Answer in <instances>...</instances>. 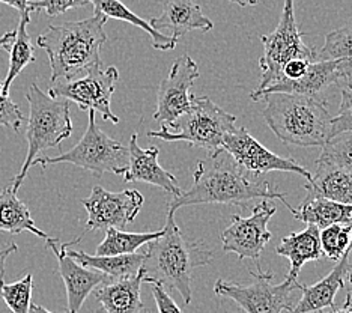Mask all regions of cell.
<instances>
[{
	"mask_svg": "<svg viewBox=\"0 0 352 313\" xmlns=\"http://www.w3.org/2000/svg\"><path fill=\"white\" fill-rule=\"evenodd\" d=\"M29 313H53V312L47 310V309L43 307V306H39V304H34V303H32V304H30Z\"/></svg>",
	"mask_w": 352,
	"mask_h": 313,
	"instance_id": "42",
	"label": "cell"
},
{
	"mask_svg": "<svg viewBox=\"0 0 352 313\" xmlns=\"http://www.w3.org/2000/svg\"><path fill=\"white\" fill-rule=\"evenodd\" d=\"M143 204L145 197L138 190L111 193L101 186H95L91 196L82 199V205L87 211V222L82 237L91 230L126 226L134 222Z\"/></svg>",
	"mask_w": 352,
	"mask_h": 313,
	"instance_id": "12",
	"label": "cell"
},
{
	"mask_svg": "<svg viewBox=\"0 0 352 313\" xmlns=\"http://www.w3.org/2000/svg\"><path fill=\"white\" fill-rule=\"evenodd\" d=\"M321 230L314 224H307L306 229L301 232H295L285 237L276 247V253L278 256H285L289 259L291 268L287 272V279L298 280V274L304 263L311 261H319L322 258L321 248Z\"/></svg>",
	"mask_w": 352,
	"mask_h": 313,
	"instance_id": "21",
	"label": "cell"
},
{
	"mask_svg": "<svg viewBox=\"0 0 352 313\" xmlns=\"http://www.w3.org/2000/svg\"><path fill=\"white\" fill-rule=\"evenodd\" d=\"M28 21L20 20L19 28L15 29V38L10 47V68H8V74L2 82L3 95H10L14 80L29 63L35 62V48L28 34Z\"/></svg>",
	"mask_w": 352,
	"mask_h": 313,
	"instance_id": "28",
	"label": "cell"
},
{
	"mask_svg": "<svg viewBox=\"0 0 352 313\" xmlns=\"http://www.w3.org/2000/svg\"><path fill=\"white\" fill-rule=\"evenodd\" d=\"M2 82L3 80H0V127H10L15 133H19L23 120L28 119L17 104L10 98V95H3Z\"/></svg>",
	"mask_w": 352,
	"mask_h": 313,
	"instance_id": "34",
	"label": "cell"
},
{
	"mask_svg": "<svg viewBox=\"0 0 352 313\" xmlns=\"http://www.w3.org/2000/svg\"><path fill=\"white\" fill-rule=\"evenodd\" d=\"M315 61H338L346 72V80L352 78V19L325 36L321 50L315 53Z\"/></svg>",
	"mask_w": 352,
	"mask_h": 313,
	"instance_id": "29",
	"label": "cell"
},
{
	"mask_svg": "<svg viewBox=\"0 0 352 313\" xmlns=\"http://www.w3.org/2000/svg\"><path fill=\"white\" fill-rule=\"evenodd\" d=\"M146 246V261L143 265L146 268V276L158 280L164 286L176 289L186 304H190L193 296V271L210 263L214 258L212 252L184 235L170 211H167L163 235Z\"/></svg>",
	"mask_w": 352,
	"mask_h": 313,
	"instance_id": "4",
	"label": "cell"
},
{
	"mask_svg": "<svg viewBox=\"0 0 352 313\" xmlns=\"http://www.w3.org/2000/svg\"><path fill=\"white\" fill-rule=\"evenodd\" d=\"M261 41L263 44V54L259 59L262 77L256 91L265 89L282 78L283 68L289 61L297 58L315 61L316 52L304 44L302 34L295 20L294 0H285L278 26L271 34L261 35Z\"/></svg>",
	"mask_w": 352,
	"mask_h": 313,
	"instance_id": "9",
	"label": "cell"
},
{
	"mask_svg": "<svg viewBox=\"0 0 352 313\" xmlns=\"http://www.w3.org/2000/svg\"><path fill=\"white\" fill-rule=\"evenodd\" d=\"M253 282L239 285L219 279L214 285V292L235 301L245 313H282L291 312L298 301L302 285L298 280L287 279L274 285L273 272H263L258 265V271H250Z\"/></svg>",
	"mask_w": 352,
	"mask_h": 313,
	"instance_id": "8",
	"label": "cell"
},
{
	"mask_svg": "<svg viewBox=\"0 0 352 313\" xmlns=\"http://www.w3.org/2000/svg\"><path fill=\"white\" fill-rule=\"evenodd\" d=\"M86 5H89V0H36V2L29 3V11L30 14L43 11L49 17H58V15L65 14L69 10Z\"/></svg>",
	"mask_w": 352,
	"mask_h": 313,
	"instance_id": "35",
	"label": "cell"
},
{
	"mask_svg": "<svg viewBox=\"0 0 352 313\" xmlns=\"http://www.w3.org/2000/svg\"><path fill=\"white\" fill-rule=\"evenodd\" d=\"M229 2L236 3V5H239V6L245 8V6H254V5H258V3L261 2V0H229Z\"/></svg>",
	"mask_w": 352,
	"mask_h": 313,
	"instance_id": "41",
	"label": "cell"
},
{
	"mask_svg": "<svg viewBox=\"0 0 352 313\" xmlns=\"http://www.w3.org/2000/svg\"><path fill=\"white\" fill-rule=\"evenodd\" d=\"M309 59H304V58H297V59H292L289 61L285 65L283 72H282V78H287V80H298L301 78L304 74H306V71L310 65Z\"/></svg>",
	"mask_w": 352,
	"mask_h": 313,
	"instance_id": "37",
	"label": "cell"
},
{
	"mask_svg": "<svg viewBox=\"0 0 352 313\" xmlns=\"http://www.w3.org/2000/svg\"><path fill=\"white\" fill-rule=\"evenodd\" d=\"M139 134L134 131L128 149H130V163H128L126 172L124 173V182H146L152 186L160 187L166 193L173 196L181 195V187L176 176L158 164V148L152 147L143 149L139 147Z\"/></svg>",
	"mask_w": 352,
	"mask_h": 313,
	"instance_id": "17",
	"label": "cell"
},
{
	"mask_svg": "<svg viewBox=\"0 0 352 313\" xmlns=\"http://www.w3.org/2000/svg\"><path fill=\"white\" fill-rule=\"evenodd\" d=\"M59 263L60 277L65 283L68 309L67 313H78L87 296L91 295L101 283L111 280L104 272L78 263L67 253V243L59 244V239L52 238L47 241Z\"/></svg>",
	"mask_w": 352,
	"mask_h": 313,
	"instance_id": "15",
	"label": "cell"
},
{
	"mask_svg": "<svg viewBox=\"0 0 352 313\" xmlns=\"http://www.w3.org/2000/svg\"><path fill=\"white\" fill-rule=\"evenodd\" d=\"M319 163H330L352 172V131L336 134L322 144V151L316 160Z\"/></svg>",
	"mask_w": 352,
	"mask_h": 313,
	"instance_id": "31",
	"label": "cell"
},
{
	"mask_svg": "<svg viewBox=\"0 0 352 313\" xmlns=\"http://www.w3.org/2000/svg\"><path fill=\"white\" fill-rule=\"evenodd\" d=\"M321 313H352V310L346 306V304H343V306L340 307V309H336V307H331V310L330 312H322L321 310Z\"/></svg>",
	"mask_w": 352,
	"mask_h": 313,
	"instance_id": "43",
	"label": "cell"
},
{
	"mask_svg": "<svg viewBox=\"0 0 352 313\" xmlns=\"http://www.w3.org/2000/svg\"><path fill=\"white\" fill-rule=\"evenodd\" d=\"M163 235V229L157 232H122L118 228L106 229V237L97 247L98 256L130 255L135 253L138 248Z\"/></svg>",
	"mask_w": 352,
	"mask_h": 313,
	"instance_id": "27",
	"label": "cell"
},
{
	"mask_svg": "<svg viewBox=\"0 0 352 313\" xmlns=\"http://www.w3.org/2000/svg\"><path fill=\"white\" fill-rule=\"evenodd\" d=\"M32 291H34V276L28 274L19 282L0 286V296L10 307L11 313H29L32 304Z\"/></svg>",
	"mask_w": 352,
	"mask_h": 313,
	"instance_id": "32",
	"label": "cell"
},
{
	"mask_svg": "<svg viewBox=\"0 0 352 313\" xmlns=\"http://www.w3.org/2000/svg\"><path fill=\"white\" fill-rule=\"evenodd\" d=\"M15 38V30L6 32L5 35L0 36V52H10V47Z\"/></svg>",
	"mask_w": 352,
	"mask_h": 313,
	"instance_id": "40",
	"label": "cell"
},
{
	"mask_svg": "<svg viewBox=\"0 0 352 313\" xmlns=\"http://www.w3.org/2000/svg\"><path fill=\"white\" fill-rule=\"evenodd\" d=\"M119 72L115 67H97L85 76L59 82L49 89L53 98H65L76 102L80 110H95L104 120L119 124V118L111 111V95L115 92Z\"/></svg>",
	"mask_w": 352,
	"mask_h": 313,
	"instance_id": "10",
	"label": "cell"
},
{
	"mask_svg": "<svg viewBox=\"0 0 352 313\" xmlns=\"http://www.w3.org/2000/svg\"><path fill=\"white\" fill-rule=\"evenodd\" d=\"M143 282L149 283L152 289V295H154V300L157 303L158 313H184L178 304L175 303V300L170 296V294L167 292L166 286L158 282L155 279H151L148 276L143 277Z\"/></svg>",
	"mask_w": 352,
	"mask_h": 313,
	"instance_id": "36",
	"label": "cell"
},
{
	"mask_svg": "<svg viewBox=\"0 0 352 313\" xmlns=\"http://www.w3.org/2000/svg\"><path fill=\"white\" fill-rule=\"evenodd\" d=\"M30 2H36V0H30Z\"/></svg>",
	"mask_w": 352,
	"mask_h": 313,
	"instance_id": "47",
	"label": "cell"
},
{
	"mask_svg": "<svg viewBox=\"0 0 352 313\" xmlns=\"http://www.w3.org/2000/svg\"><path fill=\"white\" fill-rule=\"evenodd\" d=\"M0 3L10 5L14 8V10H17L20 14V20H25L28 23L32 21L30 11H29L30 0H0Z\"/></svg>",
	"mask_w": 352,
	"mask_h": 313,
	"instance_id": "38",
	"label": "cell"
},
{
	"mask_svg": "<svg viewBox=\"0 0 352 313\" xmlns=\"http://www.w3.org/2000/svg\"><path fill=\"white\" fill-rule=\"evenodd\" d=\"M83 237L80 235L77 239L67 243V253L71 258L76 259L78 263L85 265L94 270L104 272L111 280L121 279L135 274L146 261V252L143 253H130V255H113V256H98V255H87L85 252L71 250V246L78 244Z\"/></svg>",
	"mask_w": 352,
	"mask_h": 313,
	"instance_id": "23",
	"label": "cell"
},
{
	"mask_svg": "<svg viewBox=\"0 0 352 313\" xmlns=\"http://www.w3.org/2000/svg\"><path fill=\"white\" fill-rule=\"evenodd\" d=\"M277 211L271 199H263L256 205L250 217L232 215L229 226L223 230V252L236 253L239 259L258 261L271 239L268 223Z\"/></svg>",
	"mask_w": 352,
	"mask_h": 313,
	"instance_id": "11",
	"label": "cell"
},
{
	"mask_svg": "<svg viewBox=\"0 0 352 313\" xmlns=\"http://www.w3.org/2000/svg\"><path fill=\"white\" fill-rule=\"evenodd\" d=\"M199 77L197 63L188 54L176 58L167 76L158 87L154 119L163 127H170L176 119L191 109V86Z\"/></svg>",
	"mask_w": 352,
	"mask_h": 313,
	"instance_id": "14",
	"label": "cell"
},
{
	"mask_svg": "<svg viewBox=\"0 0 352 313\" xmlns=\"http://www.w3.org/2000/svg\"><path fill=\"white\" fill-rule=\"evenodd\" d=\"M316 164V172L311 173L306 188L307 196L324 197L340 204H352V172L330 163Z\"/></svg>",
	"mask_w": 352,
	"mask_h": 313,
	"instance_id": "22",
	"label": "cell"
},
{
	"mask_svg": "<svg viewBox=\"0 0 352 313\" xmlns=\"http://www.w3.org/2000/svg\"><path fill=\"white\" fill-rule=\"evenodd\" d=\"M146 268L142 267L135 274L104 282L95 291V299L106 313H148L142 301V283Z\"/></svg>",
	"mask_w": 352,
	"mask_h": 313,
	"instance_id": "18",
	"label": "cell"
},
{
	"mask_svg": "<svg viewBox=\"0 0 352 313\" xmlns=\"http://www.w3.org/2000/svg\"><path fill=\"white\" fill-rule=\"evenodd\" d=\"M107 17L94 14L92 17L50 24L36 44L44 48L50 61L52 82L74 80L91 69L101 67V48L107 41L104 26Z\"/></svg>",
	"mask_w": 352,
	"mask_h": 313,
	"instance_id": "2",
	"label": "cell"
},
{
	"mask_svg": "<svg viewBox=\"0 0 352 313\" xmlns=\"http://www.w3.org/2000/svg\"><path fill=\"white\" fill-rule=\"evenodd\" d=\"M17 250H19V246L14 243L8 244L5 247H0V286H2L3 279H5V262L8 259V256Z\"/></svg>",
	"mask_w": 352,
	"mask_h": 313,
	"instance_id": "39",
	"label": "cell"
},
{
	"mask_svg": "<svg viewBox=\"0 0 352 313\" xmlns=\"http://www.w3.org/2000/svg\"><path fill=\"white\" fill-rule=\"evenodd\" d=\"M89 3L94 5V12L95 14H102L106 15L107 19H115L131 23L133 26H138L143 29L152 39V47L155 50H172L178 44V39L173 38L172 35H164L162 32L154 29L151 26V23L140 19L135 12L130 11L128 8L121 2V0H89Z\"/></svg>",
	"mask_w": 352,
	"mask_h": 313,
	"instance_id": "26",
	"label": "cell"
},
{
	"mask_svg": "<svg viewBox=\"0 0 352 313\" xmlns=\"http://www.w3.org/2000/svg\"><path fill=\"white\" fill-rule=\"evenodd\" d=\"M345 304L346 306L352 310V289H349L348 294H346V300H345Z\"/></svg>",
	"mask_w": 352,
	"mask_h": 313,
	"instance_id": "44",
	"label": "cell"
},
{
	"mask_svg": "<svg viewBox=\"0 0 352 313\" xmlns=\"http://www.w3.org/2000/svg\"><path fill=\"white\" fill-rule=\"evenodd\" d=\"M345 131H352V78L348 80L346 86L342 89L339 114L331 119L330 138Z\"/></svg>",
	"mask_w": 352,
	"mask_h": 313,
	"instance_id": "33",
	"label": "cell"
},
{
	"mask_svg": "<svg viewBox=\"0 0 352 313\" xmlns=\"http://www.w3.org/2000/svg\"><path fill=\"white\" fill-rule=\"evenodd\" d=\"M149 23L157 30H172V36L176 39L188 32H210L214 28V23L193 0H167L163 14Z\"/></svg>",
	"mask_w": 352,
	"mask_h": 313,
	"instance_id": "20",
	"label": "cell"
},
{
	"mask_svg": "<svg viewBox=\"0 0 352 313\" xmlns=\"http://www.w3.org/2000/svg\"><path fill=\"white\" fill-rule=\"evenodd\" d=\"M225 149L245 171L265 175L268 172H292L304 176L307 181L311 173L294 158L280 157L256 140L244 127H234L223 140Z\"/></svg>",
	"mask_w": 352,
	"mask_h": 313,
	"instance_id": "13",
	"label": "cell"
},
{
	"mask_svg": "<svg viewBox=\"0 0 352 313\" xmlns=\"http://www.w3.org/2000/svg\"><path fill=\"white\" fill-rule=\"evenodd\" d=\"M321 230V248L327 258L339 261L352 248V226L349 223H336Z\"/></svg>",
	"mask_w": 352,
	"mask_h": 313,
	"instance_id": "30",
	"label": "cell"
},
{
	"mask_svg": "<svg viewBox=\"0 0 352 313\" xmlns=\"http://www.w3.org/2000/svg\"><path fill=\"white\" fill-rule=\"evenodd\" d=\"M351 252L352 248L342 256L331 272H328L318 283L310 286L302 285L301 296L289 313H316L328 307H336V294L339 292V289L345 288V279L352 267V263L349 262Z\"/></svg>",
	"mask_w": 352,
	"mask_h": 313,
	"instance_id": "19",
	"label": "cell"
},
{
	"mask_svg": "<svg viewBox=\"0 0 352 313\" xmlns=\"http://www.w3.org/2000/svg\"><path fill=\"white\" fill-rule=\"evenodd\" d=\"M346 279L349 280V283H351V286H352V267H351V270H349V272H348V276H346Z\"/></svg>",
	"mask_w": 352,
	"mask_h": 313,
	"instance_id": "45",
	"label": "cell"
},
{
	"mask_svg": "<svg viewBox=\"0 0 352 313\" xmlns=\"http://www.w3.org/2000/svg\"><path fill=\"white\" fill-rule=\"evenodd\" d=\"M263 100V118L283 143L315 148L330 139L333 116L322 96L274 92Z\"/></svg>",
	"mask_w": 352,
	"mask_h": 313,
	"instance_id": "3",
	"label": "cell"
},
{
	"mask_svg": "<svg viewBox=\"0 0 352 313\" xmlns=\"http://www.w3.org/2000/svg\"><path fill=\"white\" fill-rule=\"evenodd\" d=\"M225 313H228V312H226V310H225Z\"/></svg>",
	"mask_w": 352,
	"mask_h": 313,
	"instance_id": "48",
	"label": "cell"
},
{
	"mask_svg": "<svg viewBox=\"0 0 352 313\" xmlns=\"http://www.w3.org/2000/svg\"><path fill=\"white\" fill-rule=\"evenodd\" d=\"M30 115L28 118L26 139L28 155L20 172L14 176L11 188L17 193L23 181L34 166L35 160L45 149L60 147V143L73 134V120L69 114V101L65 98H53L41 91L36 83L30 85L26 94Z\"/></svg>",
	"mask_w": 352,
	"mask_h": 313,
	"instance_id": "5",
	"label": "cell"
},
{
	"mask_svg": "<svg viewBox=\"0 0 352 313\" xmlns=\"http://www.w3.org/2000/svg\"><path fill=\"white\" fill-rule=\"evenodd\" d=\"M193 176V186L167 202L170 213L175 214L182 206L201 204L244 206V204L259 197L280 199L291 213L295 210L287 204L285 193H280L271 186L265 180V175L245 171L225 149L199 162Z\"/></svg>",
	"mask_w": 352,
	"mask_h": 313,
	"instance_id": "1",
	"label": "cell"
},
{
	"mask_svg": "<svg viewBox=\"0 0 352 313\" xmlns=\"http://www.w3.org/2000/svg\"><path fill=\"white\" fill-rule=\"evenodd\" d=\"M295 219L314 224L319 230L336 223H349L352 219V204H340L330 199L306 196L298 210H294Z\"/></svg>",
	"mask_w": 352,
	"mask_h": 313,
	"instance_id": "24",
	"label": "cell"
},
{
	"mask_svg": "<svg viewBox=\"0 0 352 313\" xmlns=\"http://www.w3.org/2000/svg\"><path fill=\"white\" fill-rule=\"evenodd\" d=\"M349 224H351V226H352V219H351V222H349Z\"/></svg>",
	"mask_w": 352,
	"mask_h": 313,
	"instance_id": "46",
	"label": "cell"
},
{
	"mask_svg": "<svg viewBox=\"0 0 352 313\" xmlns=\"http://www.w3.org/2000/svg\"><path fill=\"white\" fill-rule=\"evenodd\" d=\"M87 111H89V124H87L83 138L74 148L58 157L39 155L34 164L45 167L49 164L69 163L86 169L98 178H101L104 173L124 175L128 169V163H130V149L126 144L109 138L101 130L95 122V110Z\"/></svg>",
	"mask_w": 352,
	"mask_h": 313,
	"instance_id": "7",
	"label": "cell"
},
{
	"mask_svg": "<svg viewBox=\"0 0 352 313\" xmlns=\"http://www.w3.org/2000/svg\"><path fill=\"white\" fill-rule=\"evenodd\" d=\"M236 118L217 106L208 96H193L191 109L178 118L170 127H162L158 131H148L149 138L164 142H187L202 148L212 157L223 151L225 136L235 127Z\"/></svg>",
	"mask_w": 352,
	"mask_h": 313,
	"instance_id": "6",
	"label": "cell"
},
{
	"mask_svg": "<svg viewBox=\"0 0 352 313\" xmlns=\"http://www.w3.org/2000/svg\"><path fill=\"white\" fill-rule=\"evenodd\" d=\"M0 232H8L12 235L30 232V234L45 239V243L52 239L45 232L36 228L28 205L21 202L17 197V193L11 187L0 193Z\"/></svg>",
	"mask_w": 352,
	"mask_h": 313,
	"instance_id": "25",
	"label": "cell"
},
{
	"mask_svg": "<svg viewBox=\"0 0 352 313\" xmlns=\"http://www.w3.org/2000/svg\"><path fill=\"white\" fill-rule=\"evenodd\" d=\"M340 78H346V72L338 61H311L310 65L301 78L287 80L280 78L276 83L270 85L262 91H253L252 100L261 101L263 96L285 92V94H298L307 96H322L321 94L328 89L331 85L338 83Z\"/></svg>",
	"mask_w": 352,
	"mask_h": 313,
	"instance_id": "16",
	"label": "cell"
}]
</instances>
